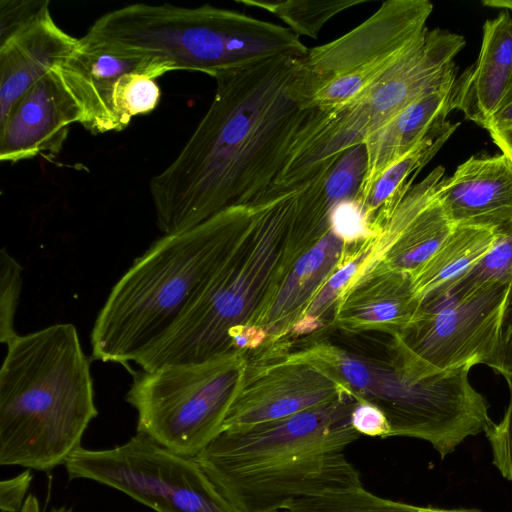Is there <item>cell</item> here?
I'll list each match as a JSON object with an SVG mask.
<instances>
[{"label": "cell", "instance_id": "ffe728a7", "mask_svg": "<svg viewBox=\"0 0 512 512\" xmlns=\"http://www.w3.org/2000/svg\"><path fill=\"white\" fill-rule=\"evenodd\" d=\"M474 64L455 81L450 110L486 128L498 110L512 74V16L501 12L483 25Z\"/></svg>", "mask_w": 512, "mask_h": 512}, {"label": "cell", "instance_id": "74e56055", "mask_svg": "<svg viewBox=\"0 0 512 512\" xmlns=\"http://www.w3.org/2000/svg\"><path fill=\"white\" fill-rule=\"evenodd\" d=\"M20 512H41L38 499L35 496L29 495L24 502V505ZM50 512H72L66 507L53 508Z\"/></svg>", "mask_w": 512, "mask_h": 512}, {"label": "cell", "instance_id": "484cf974", "mask_svg": "<svg viewBox=\"0 0 512 512\" xmlns=\"http://www.w3.org/2000/svg\"><path fill=\"white\" fill-rule=\"evenodd\" d=\"M253 6L281 19L298 37L317 39L323 26L337 14L370 0H235Z\"/></svg>", "mask_w": 512, "mask_h": 512}, {"label": "cell", "instance_id": "cb8c5ba5", "mask_svg": "<svg viewBox=\"0 0 512 512\" xmlns=\"http://www.w3.org/2000/svg\"><path fill=\"white\" fill-rule=\"evenodd\" d=\"M496 236L492 228L457 225L452 233L412 277L421 302L442 294L473 267L491 248Z\"/></svg>", "mask_w": 512, "mask_h": 512}, {"label": "cell", "instance_id": "ac0fdd59", "mask_svg": "<svg viewBox=\"0 0 512 512\" xmlns=\"http://www.w3.org/2000/svg\"><path fill=\"white\" fill-rule=\"evenodd\" d=\"M348 246L329 226L293 260L248 325L266 334L265 344L280 342L290 335L316 294L341 265Z\"/></svg>", "mask_w": 512, "mask_h": 512}, {"label": "cell", "instance_id": "d590c367", "mask_svg": "<svg viewBox=\"0 0 512 512\" xmlns=\"http://www.w3.org/2000/svg\"><path fill=\"white\" fill-rule=\"evenodd\" d=\"M512 126V74L496 113L490 119L486 130L498 131Z\"/></svg>", "mask_w": 512, "mask_h": 512}, {"label": "cell", "instance_id": "3957f363", "mask_svg": "<svg viewBox=\"0 0 512 512\" xmlns=\"http://www.w3.org/2000/svg\"><path fill=\"white\" fill-rule=\"evenodd\" d=\"M7 345L0 370V464L48 471L81 448L98 411L76 327L53 324Z\"/></svg>", "mask_w": 512, "mask_h": 512}, {"label": "cell", "instance_id": "5bb4252c", "mask_svg": "<svg viewBox=\"0 0 512 512\" xmlns=\"http://www.w3.org/2000/svg\"><path fill=\"white\" fill-rule=\"evenodd\" d=\"M444 173V167L437 166L409 189L369 239L366 266L347 288L376 271L413 277L444 243L455 228L436 193Z\"/></svg>", "mask_w": 512, "mask_h": 512}, {"label": "cell", "instance_id": "f546056e", "mask_svg": "<svg viewBox=\"0 0 512 512\" xmlns=\"http://www.w3.org/2000/svg\"><path fill=\"white\" fill-rule=\"evenodd\" d=\"M48 0H1L0 45L50 11Z\"/></svg>", "mask_w": 512, "mask_h": 512}, {"label": "cell", "instance_id": "9c48e42d", "mask_svg": "<svg viewBox=\"0 0 512 512\" xmlns=\"http://www.w3.org/2000/svg\"><path fill=\"white\" fill-rule=\"evenodd\" d=\"M428 0H388L341 37L292 61L289 94L302 110H333L361 96L419 41Z\"/></svg>", "mask_w": 512, "mask_h": 512}, {"label": "cell", "instance_id": "83f0119b", "mask_svg": "<svg viewBox=\"0 0 512 512\" xmlns=\"http://www.w3.org/2000/svg\"><path fill=\"white\" fill-rule=\"evenodd\" d=\"M160 88L155 79L139 73L123 75L115 88L113 103L121 130L137 115L155 109L160 100Z\"/></svg>", "mask_w": 512, "mask_h": 512}, {"label": "cell", "instance_id": "d4e9b609", "mask_svg": "<svg viewBox=\"0 0 512 512\" xmlns=\"http://www.w3.org/2000/svg\"><path fill=\"white\" fill-rule=\"evenodd\" d=\"M282 512H483L477 508L416 506L379 497L363 486L291 501Z\"/></svg>", "mask_w": 512, "mask_h": 512}, {"label": "cell", "instance_id": "7a4b0ae2", "mask_svg": "<svg viewBox=\"0 0 512 512\" xmlns=\"http://www.w3.org/2000/svg\"><path fill=\"white\" fill-rule=\"evenodd\" d=\"M352 394L295 415L222 430L195 461L241 512H282L293 500L362 486L345 456L360 434Z\"/></svg>", "mask_w": 512, "mask_h": 512}, {"label": "cell", "instance_id": "2e32d148", "mask_svg": "<svg viewBox=\"0 0 512 512\" xmlns=\"http://www.w3.org/2000/svg\"><path fill=\"white\" fill-rule=\"evenodd\" d=\"M436 193L455 226L512 228V160L503 153L468 158L439 181Z\"/></svg>", "mask_w": 512, "mask_h": 512}, {"label": "cell", "instance_id": "603a6c76", "mask_svg": "<svg viewBox=\"0 0 512 512\" xmlns=\"http://www.w3.org/2000/svg\"><path fill=\"white\" fill-rule=\"evenodd\" d=\"M459 123L446 120L405 156L391 165L358 202L370 228L376 232L379 225L391 214L397 204L413 186L422 168L437 154L455 132Z\"/></svg>", "mask_w": 512, "mask_h": 512}, {"label": "cell", "instance_id": "44dd1931", "mask_svg": "<svg viewBox=\"0 0 512 512\" xmlns=\"http://www.w3.org/2000/svg\"><path fill=\"white\" fill-rule=\"evenodd\" d=\"M79 39L62 30L50 11L0 45V123L23 94L58 67Z\"/></svg>", "mask_w": 512, "mask_h": 512}, {"label": "cell", "instance_id": "d6986e66", "mask_svg": "<svg viewBox=\"0 0 512 512\" xmlns=\"http://www.w3.org/2000/svg\"><path fill=\"white\" fill-rule=\"evenodd\" d=\"M420 307L409 274L376 271L341 294L332 324L353 332L372 330L394 336L407 328Z\"/></svg>", "mask_w": 512, "mask_h": 512}, {"label": "cell", "instance_id": "1f68e13d", "mask_svg": "<svg viewBox=\"0 0 512 512\" xmlns=\"http://www.w3.org/2000/svg\"><path fill=\"white\" fill-rule=\"evenodd\" d=\"M329 226L347 245L358 244L377 234L370 228L360 207L353 200L343 201L332 208Z\"/></svg>", "mask_w": 512, "mask_h": 512}, {"label": "cell", "instance_id": "f35d334b", "mask_svg": "<svg viewBox=\"0 0 512 512\" xmlns=\"http://www.w3.org/2000/svg\"><path fill=\"white\" fill-rule=\"evenodd\" d=\"M482 4L492 8H505L512 10V0H483Z\"/></svg>", "mask_w": 512, "mask_h": 512}, {"label": "cell", "instance_id": "836d02e7", "mask_svg": "<svg viewBox=\"0 0 512 512\" xmlns=\"http://www.w3.org/2000/svg\"><path fill=\"white\" fill-rule=\"evenodd\" d=\"M351 424L360 435L390 437L391 427L385 413L376 405L362 399H356L351 412Z\"/></svg>", "mask_w": 512, "mask_h": 512}, {"label": "cell", "instance_id": "8992f818", "mask_svg": "<svg viewBox=\"0 0 512 512\" xmlns=\"http://www.w3.org/2000/svg\"><path fill=\"white\" fill-rule=\"evenodd\" d=\"M83 43L124 56L215 77L308 48L288 27L208 4L178 7L135 3L98 18Z\"/></svg>", "mask_w": 512, "mask_h": 512}, {"label": "cell", "instance_id": "5b68a950", "mask_svg": "<svg viewBox=\"0 0 512 512\" xmlns=\"http://www.w3.org/2000/svg\"><path fill=\"white\" fill-rule=\"evenodd\" d=\"M296 192L257 205L247 229L175 325L135 363L143 371L205 362L233 351L234 338L296 256Z\"/></svg>", "mask_w": 512, "mask_h": 512}, {"label": "cell", "instance_id": "e0dca14e", "mask_svg": "<svg viewBox=\"0 0 512 512\" xmlns=\"http://www.w3.org/2000/svg\"><path fill=\"white\" fill-rule=\"evenodd\" d=\"M58 68L84 111L82 125L93 135L121 130L113 96L123 75L139 73L156 79L170 72L155 60L113 54L83 43L80 38Z\"/></svg>", "mask_w": 512, "mask_h": 512}, {"label": "cell", "instance_id": "277c9868", "mask_svg": "<svg viewBox=\"0 0 512 512\" xmlns=\"http://www.w3.org/2000/svg\"><path fill=\"white\" fill-rule=\"evenodd\" d=\"M256 208H227L190 229L164 235L135 259L94 323L93 359L125 365L158 342L209 282Z\"/></svg>", "mask_w": 512, "mask_h": 512}, {"label": "cell", "instance_id": "30bf717a", "mask_svg": "<svg viewBox=\"0 0 512 512\" xmlns=\"http://www.w3.org/2000/svg\"><path fill=\"white\" fill-rule=\"evenodd\" d=\"M246 352L135 373L126 400L137 411V432L194 458L223 428L242 385Z\"/></svg>", "mask_w": 512, "mask_h": 512}, {"label": "cell", "instance_id": "4316f807", "mask_svg": "<svg viewBox=\"0 0 512 512\" xmlns=\"http://www.w3.org/2000/svg\"><path fill=\"white\" fill-rule=\"evenodd\" d=\"M511 281L512 228H509L497 231L490 250L442 294L427 299L440 297L459 298L489 285L511 283Z\"/></svg>", "mask_w": 512, "mask_h": 512}, {"label": "cell", "instance_id": "e575fe53", "mask_svg": "<svg viewBox=\"0 0 512 512\" xmlns=\"http://www.w3.org/2000/svg\"><path fill=\"white\" fill-rule=\"evenodd\" d=\"M33 475L30 469L0 482V510L1 512H20L26 494L31 485Z\"/></svg>", "mask_w": 512, "mask_h": 512}, {"label": "cell", "instance_id": "7c38bea8", "mask_svg": "<svg viewBox=\"0 0 512 512\" xmlns=\"http://www.w3.org/2000/svg\"><path fill=\"white\" fill-rule=\"evenodd\" d=\"M509 285L422 301L415 319L392 336V352L417 377L485 364L496 343Z\"/></svg>", "mask_w": 512, "mask_h": 512}, {"label": "cell", "instance_id": "4fadbf2b", "mask_svg": "<svg viewBox=\"0 0 512 512\" xmlns=\"http://www.w3.org/2000/svg\"><path fill=\"white\" fill-rule=\"evenodd\" d=\"M263 346L253 358L246 352L242 385L222 430L283 419L352 394L305 349L288 352L283 342Z\"/></svg>", "mask_w": 512, "mask_h": 512}, {"label": "cell", "instance_id": "6da1fadb", "mask_svg": "<svg viewBox=\"0 0 512 512\" xmlns=\"http://www.w3.org/2000/svg\"><path fill=\"white\" fill-rule=\"evenodd\" d=\"M295 57L214 77V98L176 158L149 182L164 233L190 229L234 206L265 202L310 110L290 96Z\"/></svg>", "mask_w": 512, "mask_h": 512}, {"label": "cell", "instance_id": "ab89813d", "mask_svg": "<svg viewBox=\"0 0 512 512\" xmlns=\"http://www.w3.org/2000/svg\"><path fill=\"white\" fill-rule=\"evenodd\" d=\"M512 127V126H511Z\"/></svg>", "mask_w": 512, "mask_h": 512}, {"label": "cell", "instance_id": "7402d4cb", "mask_svg": "<svg viewBox=\"0 0 512 512\" xmlns=\"http://www.w3.org/2000/svg\"><path fill=\"white\" fill-rule=\"evenodd\" d=\"M455 81L423 95L364 141L366 172L355 202L391 165L446 121Z\"/></svg>", "mask_w": 512, "mask_h": 512}, {"label": "cell", "instance_id": "ba28073f", "mask_svg": "<svg viewBox=\"0 0 512 512\" xmlns=\"http://www.w3.org/2000/svg\"><path fill=\"white\" fill-rule=\"evenodd\" d=\"M307 349L355 399L366 400L385 413L390 437L426 441L442 459L467 438L485 433L493 422L486 399L469 381L470 368L417 377L403 367L391 348L390 360L384 361L328 341Z\"/></svg>", "mask_w": 512, "mask_h": 512}, {"label": "cell", "instance_id": "d6a6232c", "mask_svg": "<svg viewBox=\"0 0 512 512\" xmlns=\"http://www.w3.org/2000/svg\"><path fill=\"white\" fill-rule=\"evenodd\" d=\"M485 365L503 377L512 374V281L507 292L496 343Z\"/></svg>", "mask_w": 512, "mask_h": 512}, {"label": "cell", "instance_id": "f1b7e54d", "mask_svg": "<svg viewBox=\"0 0 512 512\" xmlns=\"http://www.w3.org/2000/svg\"><path fill=\"white\" fill-rule=\"evenodd\" d=\"M22 266L7 251H0V341L8 344L18 334L15 316L22 288Z\"/></svg>", "mask_w": 512, "mask_h": 512}, {"label": "cell", "instance_id": "52a82bcc", "mask_svg": "<svg viewBox=\"0 0 512 512\" xmlns=\"http://www.w3.org/2000/svg\"><path fill=\"white\" fill-rule=\"evenodd\" d=\"M464 46L460 34L427 28L415 46L357 99L333 110H310L273 192L285 194L305 186L417 99L454 82V59Z\"/></svg>", "mask_w": 512, "mask_h": 512}, {"label": "cell", "instance_id": "8fae6325", "mask_svg": "<svg viewBox=\"0 0 512 512\" xmlns=\"http://www.w3.org/2000/svg\"><path fill=\"white\" fill-rule=\"evenodd\" d=\"M64 466L70 479L96 481L156 512H241L220 494L194 458L141 432L110 449L81 447Z\"/></svg>", "mask_w": 512, "mask_h": 512}, {"label": "cell", "instance_id": "8d00e7d4", "mask_svg": "<svg viewBox=\"0 0 512 512\" xmlns=\"http://www.w3.org/2000/svg\"><path fill=\"white\" fill-rule=\"evenodd\" d=\"M494 144L512 160V127L489 132Z\"/></svg>", "mask_w": 512, "mask_h": 512}, {"label": "cell", "instance_id": "4dcf8cb0", "mask_svg": "<svg viewBox=\"0 0 512 512\" xmlns=\"http://www.w3.org/2000/svg\"><path fill=\"white\" fill-rule=\"evenodd\" d=\"M509 387V403L503 418L492 423L485 431L488 439L492 463L499 473L512 482V374L505 376Z\"/></svg>", "mask_w": 512, "mask_h": 512}, {"label": "cell", "instance_id": "9a60e30c", "mask_svg": "<svg viewBox=\"0 0 512 512\" xmlns=\"http://www.w3.org/2000/svg\"><path fill=\"white\" fill-rule=\"evenodd\" d=\"M84 111L56 67L34 83L0 123V160L55 156Z\"/></svg>", "mask_w": 512, "mask_h": 512}]
</instances>
